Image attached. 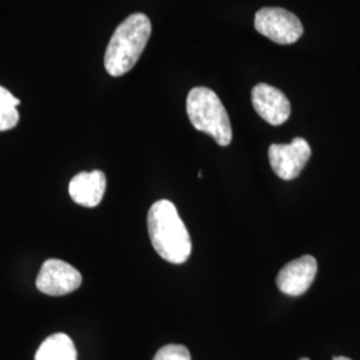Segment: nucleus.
<instances>
[{
	"instance_id": "obj_1",
	"label": "nucleus",
	"mask_w": 360,
	"mask_h": 360,
	"mask_svg": "<svg viewBox=\"0 0 360 360\" xmlns=\"http://www.w3.org/2000/svg\"><path fill=\"white\" fill-rule=\"evenodd\" d=\"M147 226L159 257L172 264H181L190 257L191 238L172 202L166 199L155 202L148 211Z\"/></svg>"
},
{
	"instance_id": "obj_2",
	"label": "nucleus",
	"mask_w": 360,
	"mask_h": 360,
	"mask_svg": "<svg viewBox=\"0 0 360 360\" xmlns=\"http://www.w3.org/2000/svg\"><path fill=\"white\" fill-rule=\"evenodd\" d=\"M151 30V20L144 13H132L119 25L104 55V67L111 77H122L138 63Z\"/></svg>"
},
{
	"instance_id": "obj_3",
	"label": "nucleus",
	"mask_w": 360,
	"mask_h": 360,
	"mask_svg": "<svg viewBox=\"0 0 360 360\" xmlns=\"http://www.w3.org/2000/svg\"><path fill=\"white\" fill-rule=\"evenodd\" d=\"M187 115L195 129L206 132L219 146L232 141L231 122L218 95L207 87H195L187 96Z\"/></svg>"
},
{
	"instance_id": "obj_4",
	"label": "nucleus",
	"mask_w": 360,
	"mask_h": 360,
	"mask_svg": "<svg viewBox=\"0 0 360 360\" xmlns=\"http://www.w3.org/2000/svg\"><path fill=\"white\" fill-rule=\"evenodd\" d=\"M255 30L278 44H294L303 35L299 18L284 8L264 7L255 13Z\"/></svg>"
},
{
	"instance_id": "obj_5",
	"label": "nucleus",
	"mask_w": 360,
	"mask_h": 360,
	"mask_svg": "<svg viewBox=\"0 0 360 360\" xmlns=\"http://www.w3.org/2000/svg\"><path fill=\"white\" fill-rule=\"evenodd\" d=\"M311 158V147L303 138L290 144H271L269 159L274 172L283 180H294L300 175Z\"/></svg>"
},
{
	"instance_id": "obj_6",
	"label": "nucleus",
	"mask_w": 360,
	"mask_h": 360,
	"mask_svg": "<svg viewBox=\"0 0 360 360\" xmlns=\"http://www.w3.org/2000/svg\"><path fill=\"white\" fill-rule=\"evenodd\" d=\"M82 281V274L71 264L59 259H49L39 271L37 287L46 295L62 296L74 292Z\"/></svg>"
},
{
	"instance_id": "obj_7",
	"label": "nucleus",
	"mask_w": 360,
	"mask_h": 360,
	"mask_svg": "<svg viewBox=\"0 0 360 360\" xmlns=\"http://www.w3.org/2000/svg\"><path fill=\"white\" fill-rule=\"evenodd\" d=\"M252 105L271 126H281L291 115V104L283 92L270 84L259 83L251 91Z\"/></svg>"
},
{
	"instance_id": "obj_8",
	"label": "nucleus",
	"mask_w": 360,
	"mask_h": 360,
	"mask_svg": "<svg viewBox=\"0 0 360 360\" xmlns=\"http://www.w3.org/2000/svg\"><path fill=\"white\" fill-rule=\"evenodd\" d=\"M316 272L318 263L315 257L311 255L297 257L287 263L279 271L276 276V285L285 295H303L314 283Z\"/></svg>"
},
{
	"instance_id": "obj_9",
	"label": "nucleus",
	"mask_w": 360,
	"mask_h": 360,
	"mask_svg": "<svg viewBox=\"0 0 360 360\" xmlns=\"http://www.w3.org/2000/svg\"><path fill=\"white\" fill-rule=\"evenodd\" d=\"M107 179L102 171L80 172L70 181V195L74 202L84 207H96L103 199Z\"/></svg>"
},
{
	"instance_id": "obj_10",
	"label": "nucleus",
	"mask_w": 360,
	"mask_h": 360,
	"mask_svg": "<svg viewBox=\"0 0 360 360\" xmlns=\"http://www.w3.org/2000/svg\"><path fill=\"white\" fill-rule=\"evenodd\" d=\"M35 360H77V348L68 335L53 334L40 345Z\"/></svg>"
},
{
	"instance_id": "obj_11",
	"label": "nucleus",
	"mask_w": 360,
	"mask_h": 360,
	"mask_svg": "<svg viewBox=\"0 0 360 360\" xmlns=\"http://www.w3.org/2000/svg\"><path fill=\"white\" fill-rule=\"evenodd\" d=\"M20 101L13 94L0 86V131L11 129L19 122L18 105Z\"/></svg>"
},
{
	"instance_id": "obj_12",
	"label": "nucleus",
	"mask_w": 360,
	"mask_h": 360,
	"mask_svg": "<svg viewBox=\"0 0 360 360\" xmlns=\"http://www.w3.org/2000/svg\"><path fill=\"white\" fill-rule=\"evenodd\" d=\"M153 360H191V354L181 345H167L156 352Z\"/></svg>"
},
{
	"instance_id": "obj_13",
	"label": "nucleus",
	"mask_w": 360,
	"mask_h": 360,
	"mask_svg": "<svg viewBox=\"0 0 360 360\" xmlns=\"http://www.w3.org/2000/svg\"><path fill=\"white\" fill-rule=\"evenodd\" d=\"M333 360H351L349 358H346V356H335Z\"/></svg>"
},
{
	"instance_id": "obj_14",
	"label": "nucleus",
	"mask_w": 360,
	"mask_h": 360,
	"mask_svg": "<svg viewBox=\"0 0 360 360\" xmlns=\"http://www.w3.org/2000/svg\"><path fill=\"white\" fill-rule=\"evenodd\" d=\"M299 360H309V358H302V359H299Z\"/></svg>"
}]
</instances>
